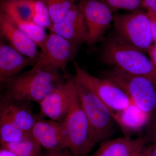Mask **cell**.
Listing matches in <instances>:
<instances>
[{
    "label": "cell",
    "instance_id": "cell-26",
    "mask_svg": "<svg viewBox=\"0 0 156 156\" xmlns=\"http://www.w3.org/2000/svg\"><path fill=\"white\" fill-rule=\"evenodd\" d=\"M147 15L150 20L151 28L154 40L156 41V12L149 11Z\"/></svg>",
    "mask_w": 156,
    "mask_h": 156
},
{
    "label": "cell",
    "instance_id": "cell-22",
    "mask_svg": "<svg viewBox=\"0 0 156 156\" xmlns=\"http://www.w3.org/2000/svg\"><path fill=\"white\" fill-rule=\"evenodd\" d=\"M47 6L53 24L62 20L77 0H42Z\"/></svg>",
    "mask_w": 156,
    "mask_h": 156
},
{
    "label": "cell",
    "instance_id": "cell-3",
    "mask_svg": "<svg viewBox=\"0 0 156 156\" xmlns=\"http://www.w3.org/2000/svg\"><path fill=\"white\" fill-rule=\"evenodd\" d=\"M67 149L73 156H87L95 144L90 134L88 120L77 92H74L68 111L61 122Z\"/></svg>",
    "mask_w": 156,
    "mask_h": 156
},
{
    "label": "cell",
    "instance_id": "cell-20",
    "mask_svg": "<svg viewBox=\"0 0 156 156\" xmlns=\"http://www.w3.org/2000/svg\"><path fill=\"white\" fill-rule=\"evenodd\" d=\"M41 147L31 134L18 142L2 145L16 156H41Z\"/></svg>",
    "mask_w": 156,
    "mask_h": 156
},
{
    "label": "cell",
    "instance_id": "cell-28",
    "mask_svg": "<svg viewBox=\"0 0 156 156\" xmlns=\"http://www.w3.org/2000/svg\"><path fill=\"white\" fill-rule=\"evenodd\" d=\"M142 5L149 11L156 12V0H143Z\"/></svg>",
    "mask_w": 156,
    "mask_h": 156
},
{
    "label": "cell",
    "instance_id": "cell-5",
    "mask_svg": "<svg viewBox=\"0 0 156 156\" xmlns=\"http://www.w3.org/2000/svg\"><path fill=\"white\" fill-rule=\"evenodd\" d=\"M103 78L112 81L126 92L132 102L147 115L156 108V89L154 81L112 68Z\"/></svg>",
    "mask_w": 156,
    "mask_h": 156
},
{
    "label": "cell",
    "instance_id": "cell-24",
    "mask_svg": "<svg viewBox=\"0 0 156 156\" xmlns=\"http://www.w3.org/2000/svg\"><path fill=\"white\" fill-rule=\"evenodd\" d=\"M114 12L118 10H135L142 6L141 0H99Z\"/></svg>",
    "mask_w": 156,
    "mask_h": 156
},
{
    "label": "cell",
    "instance_id": "cell-30",
    "mask_svg": "<svg viewBox=\"0 0 156 156\" xmlns=\"http://www.w3.org/2000/svg\"><path fill=\"white\" fill-rule=\"evenodd\" d=\"M151 156H156V144L151 148Z\"/></svg>",
    "mask_w": 156,
    "mask_h": 156
},
{
    "label": "cell",
    "instance_id": "cell-29",
    "mask_svg": "<svg viewBox=\"0 0 156 156\" xmlns=\"http://www.w3.org/2000/svg\"><path fill=\"white\" fill-rule=\"evenodd\" d=\"M151 54L152 57V61L156 69V44L152 49L151 48Z\"/></svg>",
    "mask_w": 156,
    "mask_h": 156
},
{
    "label": "cell",
    "instance_id": "cell-11",
    "mask_svg": "<svg viewBox=\"0 0 156 156\" xmlns=\"http://www.w3.org/2000/svg\"><path fill=\"white\" fill-rule=\"evenodd\" d=\"M50 30L78 46L86 43L88 37L84 16L77 3L60 22L53 24Z\"/></svg>",
    "mask_w": 156,
    "mask_h": 156
},
{
    "label": "cell",
    "instance_id": "cell-8",
    "mask_svg": "<svg viewBox=\"0 0 156 156\" xmlns=\"http://www.w3.org/2000/svg\"><path fill=\"white\" fill-rule=\"evenodd\" d=\"M75 77L93 92L113 112L122 111L133 104L131 98L119 86L105 78L90 74L73 61Z\"/></svg>",
    "mask_w": 156,
    "mask_h": 156
},
{
    "label": "cell",
    "instance_id": "cell-4",
    "mask_svg": "<svg viewBox=\"0 0 156 156\" xmlns=\"http://www.w3.org/2000/svg\"><path fill=\"white\" fill-rule=\"evenodd\" d=\"M78 95L89 123L90 134L95 145L109 139L115 122L112 112L76 79Z\"/></svg>",
    "mask_w": 156,
    "mask_h": 156
},
{
    "label": "cell",
    "instance_id": "cell-31",
    "mask_svg": "<svg viewBox=\"0 0 156 156\" xmlns=\"http://www.w3.org/2000/svg\"><path fill=\"white\" fill-rule=\"evenodd\" d=\"M9 1H18V0H9Z\"/></svg>",
    "mask_w": 156,
    "mask_h": 156
},
{
    "label": "cell",
    "instance_id": "cell-14",
    "mask_svg": "<svg viewBox=\"0 0 156 156\" xmlns=\"http://www.w3.org/2000/svg\"><path fill=\"white\" fill-rule=\"evenodd\" d=\"M34 60L23 55L5 41L1 39L0 83L2 87L19 75L26 68L32 66Z\"/></svg>",
    "mask_w": 156,
    "mask_h": 156
},
{
    "label": "cell",
    "instance_id": "cell-17",
    "mask_svg": "<svg viewBox=\"0 0 156 156\" xmlns=\"http://www.w3.org/2000/svg\"><path fill=\"white\" fill-rule=\"evenodd\" d=\"M115 122L119 126L125 136L138 132L146 125L149 115L143 112L134 104L124 110L113 112Z\"/></svg>",
    "mask_w": 156,
    "mask_h": 156
},
{
    "label": "cell",
    "instance_id": "cell-16",
    "mask_svg": "<svg viewBox=\"0 0 156 156\" xmlns=\"http://www.w3.org/2000/svg\"><path fill=\"white\" fill-rule=\"evenodd\" d=\"M145 142V138L127 136L108 139L101 142L91 156H131Z\"/></svg>",
    "mask_w": 156,
    "mask_h": 156
},
{
    "label": "cell",
    "instance_id": "cell-1",
    "mask_svg": "<svg viewBox=\"0 0 156 156\" xmlns=\"http://www.w3.org/2000/svg\"><path fill=\"white\" fill-rule=\"evenodd\" d=\"M63 80L60 71L36 70L31 69L3 85L2 98L39 103Z\"/></svg>",
    "mask_w": 156,
    "mask_h": 156
},
{
    "label": "cell",
    "instance_id": "cell-27",
    "mask_svg": "<svg viewBox=\"0 0 156 156\" xmlns=\"http://www.w3.org/2000/svg\"><path fill=\"white\" fill-rule=\"evenodd\" d=\"M151 148H147L145 145L138 149L131 156H151Z\"/></svg>",
    "mask_w": 156,
    "mask_h": 156
},
{
    "label": "cell",
    "instance_id": "cell-18",
    "mask_svg": "<svg viewBox=\"0 0 156 156\" xmlns=\"http://www.w3.org/2000/svg\"><path fill=\"white\" fill-rule=\"evenodd\" d=\"M36 0H1L0 11L10 17H16L26 21H33Z\"/></svg>",
    "mask_w": 156,
    "mask_h": 156
},
{
    "label": "cell",
    "instance_id": "cell-13",
    "mask_svg": "<svg viewBox=\"0 0 156 156\" xmlns=\"http://www.w3.org/2000/svg\"><path fill=\"white\" fill-rule=\"evenodd\" d=\"M0 34L1 39L34 61L38 55L40 51L37 44L23 32L7 14L1 11Z\"/></svg>",
    "mask_w": 156,
    "mask_h": 156
},
{
    "label": "cell",
    "instance_id": "cell-2",
    "mask_svg": "<svg viewBox=\"0 0 156 156\" xmlns=\"http://www.w3.org/2000/svg\"><path fill=\"white\" fill-rule=\"evenodd\" d=\"M102 61L112 68L134 75L149 78L156 83V69L142 51L117 36L106 41L102 49Z\"/></svg>",
    "mask_w": 156,
    "mask_h": 156
},
{
    "label": "cell",
    "instance_id": "cell-23",
    "mask_svg": "<svg viewBox=\"0 0 156 156\" xmlns=\"http://www.w3.org/2000/svg\"><path fill=\"white\" fill-rule=\"evenodd\" d=\"M33 21L39 26L49 30L53 25L48 9L42 0L36 1Z\"/></svg>",
    "mask_w": 156,
    "mask_h": 156
},
{
    "label": "cell",
    "instance_id": "cell-12",
    "mask_svg": "<svg viewBox=\"0 0 156 156\" xmlns=\"http://www.w3.org/2000/svg\"><path fill=\"white\" fill-rule=\"evenodd\" d=\"M31 134L45 150L67 149V141L61 122L40 117Z\"/></svg>",
    "mask_w": 156,
    "mask_h": 156
},
{
    "label": "cell",
    "instance_id": "cell-9",
    "mask_svg": "<svg viewBox=\"0 0 156 156\" xmlns=\"http://www.w3.org/2000/svg\"><path fill=\"white\" fill-rule=\"evenodd\" d=\"M77 4L83 15L88 30L86 43L92 46L99 41L113 21L112 12L99 0H79Z\"/></svg>",
    "mask_w": 156,
    "mask_h": 156
},
{
    "label": "cell",
    "instance_id": "cell-7",
    "mask_svg": "<svg viewBox=\"0 0 156 156\" xmlns=\"http://www.w3.org/2000/svg\"><path fill=\"white\" fill-rule=\"evenodd\" d=\"M79 47L61 36L50 32L34 60L31 69L64 72L67 65L75 57Z\"/></svg>",
    "mask_w": 156,
    "mask_h": 156
},
{
    "label": "cell",
    "instance_id": "cell-25",
    "mask_svg": "<svg viewBox=\"0 0 156 156\" xmlns=\"http://www.w3.org/2000/svg\"><path fill=\"white\" fill-rule=\"evenodd\" d=\"M41 156H73L68 149L56 151L45 150Z\"/></svg>",
    "mask_w": 156,
    "mask_h": 156
},
{
    "label": "cell",
    "instance_id": "cell-6",
    "mask_svg": "<svg viewBox=\"0 0 156 156\" xmlns=\"http://www.w3.org/2000/svg\"><path fill=\"white\" fill-rule=\"evenodd\" d=\"M112 21L119 38L140 51L151 49L154 38L147 14H115Z\"/></svg>",
    "mask_w": 156,
    "mask_h": 156
},
{
    "label": "cell",
    "instance_id": "cell-15",
    "mask_svg": "<svg viewBox=\"0 0 156 156\" xmlns=\"http://www.w3.org/2000/svg\"><path fill=\"white\" fill-rule=\"evenodd\" d=\"M29 103L2 98L0 103V111L5 113L22 131L27 134H31L35 124L40 118L32 111Z\"/></svg>",
    "mask_w": 156,
    "mask_h": 156
},
{
    "label": "cell",
    "instance_id": "cell-21",
    "mask_svg": "<svg viewBox=\"0 0 156 156\" xmlns=\"http://www.w3.org/2000/svg\"><path fill=\"white\" fill-rule=\"evenodd\" d=\"M9 17L23 32L37 44L39 48L41 49L42 48L48 35L45 29L32 21H26L16 17Z\"/></svg>",
    "mask_w": 156,
    "mask_h": 156
},
{
    "label": "cell",
    "instance_id": "cell-10",
    "mask_svg": "<svg viewBox=\"0 0 156 156\" xmlns=\"http://www.w3.org/2000/svg\"><path fill=\"white\" fill-rule=\"evenodd\" d=\"M76 89L75 76L67 77L39 102L41 115L61 122L67 114L72 97Z\"/></svg>",
    "mask_w": 156,
    "mask_h": 156
},
{
    "label": "cell",
    "instance_id": "cell-19",
    "mask_svg": "<svg viewBox=\"0 0 156 156\" xmlns=\"http://www.w3.org/2000/svg\"><path fill=\"white\" fill-rule=\"evenodd\" d=\"M29 134L22 131L5 113L0 111L1 145L18 142Z\"/></svg>",
    "mask_w": 156,
    "mask_h": 156
}]
</instances>
